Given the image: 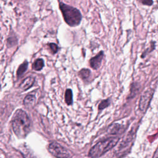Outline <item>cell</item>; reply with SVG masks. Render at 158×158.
Wrapping results in <instances>:
<instances>
[{"label":"cell","instance_id":"1","mask_svg":"<svg viewBox=\"0 0 158 158\" xmlns=\"http://www.w3.org/2000/svg\"><path fill=\"white\" fill-rule=\"evenodd\" d=\"M30 120L27 113L22 109L17 110L12 118V127L15 135L24 138L30 131Z\"/></svg>","mask_w":158,"mask_h":158},{"label":"cell","instance_id":"2","mask_svg":"<svg viewBox=\"0 0 158 158\" xmlns=\"http://www.w3.org/2000/svg\"><path fill=\"white\" fill-rule=\"evenodd\" d=\"M59 8L62 14L64 21L68 25L75 27L80 23L82 15L78 9L62 2H59Z\"/></svg>","mask_w":158,"mask_h":158},{"label":"cell","instance_id":"3","mask_svg":"<svg viewBox=\"0 0 158 158\" xmlns=\"http://www.w3.org/2000/svg\"><path fill=\"white\" fill-rule=\"evenodd\" d=\"M118 137H112L97 143L90 149L88 153L89 156L91 158L101 157L113 148L118 143Z\"/></svg>","mask_w":158,"mask_h":158},{"label":"cell","instance_id":"4","mask_svg":"<svg viewBox=\"0 0 158 158\" xmlns=\"http://www.w3.org/2000/svg\"><path fill=\"white\" fill-rule=\"evenodd\" d=\"M49 152L56 158H71L70 152L56 142H52L48 146Z\"/></svg>","mask_w":158,"mask_h":158},{"label":"cell","instance_id":"5","mask_svg":"<svg viewBox=\"0 0 158 158\" xmlns=\"http://www.w3.org/2000/svg\"><path fill=\"white\" fill-rule=\"evenodd\" d=\"M154 92V91L153 89L149 88L146 90L141 95L139 102V108L141 111L145 112L147 110L152 98Z\"/></svg>","mask_w":158,"mask_h":158},{"label":"cell","instance_id":"6","mask_svg":"<svg viewBox=\"0 0 158 158\" xmlns=\"http://www.w3.org/2000/svg\"><path fill=\"white\" fill-rule=\"evenodd\" d=\"M104 57V52L101 51L96 56L92 57L89 60V64L91 68L93 69H98L101 66L102 59Z\"/></svg>","mask_w":158,"mask_h":158},{"label":"cell","instance_id":"7","mask_svg":"<svg viewBox=\"0 0 158 158\" xmlns=\"http://www.w3.org/2000/svg\"><path fill=\"white\" fill-rule=\"evenodd\" d=\"M35 78L32 77H28L25 78L20 85V88L22 90H27L30 88L34 83Z\"/></svg>","mask_w":158,"mask_h":158},{"label":"cell","instance_id":"8","mask_svg":"<svg viewBox=\"0 0 158 158\" xmlns=\"http://www.w3.org/2000/svg\"><path fill=\"white\" fill-rule=\"evenodd\" d=\"M35 96L34 95H27L23 99V104L26 107H30V106H33V104H35Z\"/></svg>","mask_w":158,"mask_h":158},{"label":"cell","instance_id":"9","mask_svg":"<svg viewBox=\"0 0 158 158\" xmlns=\"http://www.w3.org/2000/svg\"><path fill=\"white\" fill-rule=\"evenodd\" d=\"M44 65V60L43 59H37L35 60L33 64V69L36 71L41 70Z\"/></svg>","mask_w":158,"mask_h":158},{"label":"cell","instance_id":"10","mask_svg":"<svg viewBox=\"0 0 158 158\" xmlns=\"http://www.w3.org/2000/svg\"><path fill=\"white\" fill-rule=\"evenodd\" d=\"M28 63L27 60L24 61L18 68L17 70V75L18 77H21L22 75H23V73L26 72V70H27L28 68Z\"/></svg>","mask_w":158,"mask_h":158},{"label":"cell","instance_id":"11","mask_svg":"<svg viewBox=\"0 0 158 158\" xmlns=\"http://www.w3.org/2000/svg\"><path fill=\"white\" fill-rule=\"evenodd\" d=\"M65 101L68 105H71L73 102L72 91L70 89H66L65 92Z\"/></svg>","mask_w":158,"mask_h":158},{"label":"cell","instance_id":"12","mask_svg":"<svg viewBox=\"0 0 158 158\" xmlns=\"http://www.w3.org/2000/svg\"><path fill=\"white\" fill-rule=\"evenodd\" d=\"M91 72L88 69H83L79 72V75L83 79H87L90 76Z\"/></svg>","mask_w":158,"mask_h":158},{"label":"cell","instance_id":"13","mask_svg":"<svg viewBox=\"0 0 158 158\" xmlns=\"http://www.w3.org/2000/svg\"><path fill=\"white\" fill-rule=\"evenodd\" d=\"M17 43V38L15 36H10L7 38V45L8 47H12L15 45Z\"/></svg>","mask_w":158,"mask_h":158},{"label":"cell","instance_id":"14","mask_svg":"<svg viewBox=\"0 0 158 158\" xmlns=\"http://www.w3.org/2000/svg\"><path fill=\"white\" fill-rule=\"evenodd\" d=\"M110 104V99H107L104 101H102L100 104H99V107L98 109L99 110H102L104 109H105L106 107H107V106H109V105Z\"/></svg>","mask_w":158,"mask_h":158},{"label":"cell","instance_id":"15","mask_svg":"<svg viewBox=\"0 0 158 158\" xmlns=\"http://www.w3.org/2000/svg\"><path fill=\"white\" fill-rule=\"evenodd\" d=\"M48 46H49L52 54H56L58 51V46H57L56 44L54 43H51L48 44Z\"/></svg>","mask_w":158,"mask_h":158},{"label":"cell","instance_id":"16","mask_svg":"<svg viewBox=\"0 0 158 158\" xmlns=\"http://www.w3.org/2000/svg\"><path fill=\"white\" fill-rule=\"evenodd\" d=\"M141 3H142L144 5L147 6H151L152 4L153 1L152 0H138Z\"/></svg>","mask_w":158,"mask_h":158}]
</instances>
